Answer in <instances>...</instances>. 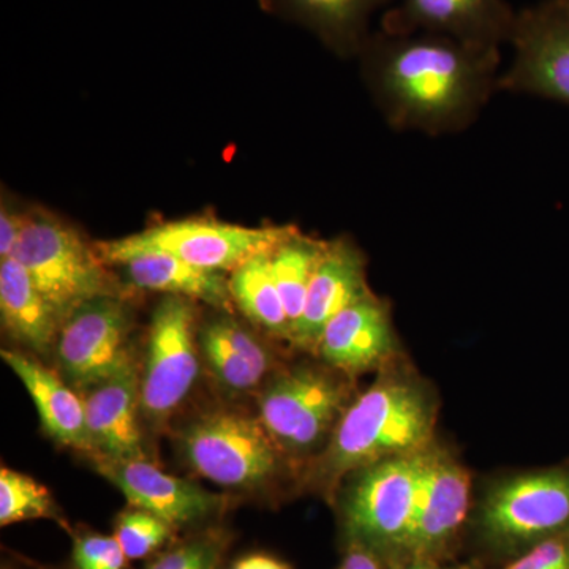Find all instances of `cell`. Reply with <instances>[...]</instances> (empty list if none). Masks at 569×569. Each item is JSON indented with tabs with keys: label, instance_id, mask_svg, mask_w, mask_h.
Instances as JSON below:
<instances>
[{
	"label": "cell",
	"instance_id": "17",
	"mask_svg": "<svg viewBox=\"0 0 569 569\" xmlns=\"http://www.w3.org/2000/svg\"><path fill=\"white\" fill-rule=\"evenodd\" d=\"M370 293L362 250L348 238L326 241L291 343L302 350L316 351L326 325Z\"/></svg>",
	"mask_w": 569,
	"mask_h": 569
},
{
	"label": "cell",
	"instance_id": "10",
	"mask_svg": "<svg viewBox=\"0 0 569 569\" xmlns=\"http://www.w3.org/2000/svg\"><path fill=\"white\" fill-rule=\"evenodd\" d=\"M511 62L498 91L569 107V0H539L518 10Z\"/></svg>",
	"mask_w": 569,
	"mask_h": 569
},
{
	"label": "cell",
	"instance_id": "32",
	"mask_svg": "<svg viewBox=\"0 0 569 569\" xmlns=\"http://www.w3.org/2000/svg\"><path fill=\"white\" fill-rule=\"evenodd\" d=\"M231 569H293L284 561L266 553H249L234 561Z\"/></svg>",
	"mask_w": 569,
	"mask_h": 569
},
{
	"label": "cell",
	"instance_id": "33",
	"mask_svg": "<svg viewBox=\"0 0 569 569\" xmlns=\"http://www.w3.org/2000/svg\"><path fill=\"white\" fill-rule=\"evenodd\" d=\"M406 569H467V568H441L438 565H433L430 560L413 561L410 567Z\"/></svg>",
	"mask_w": 569,
	"mask_h": 569
},
{
	"label": "cell",
	"instance_id": "29",
	"mask_svg": "<svg viewBox=\"0 0 569 569\" xmlns=\"http://www.w3.org/2000/svg\"><path fill=\"white\" fill-rule=\"evenodd\" d=\"M503 569H569V531L523 550Z\"/></svg>",
	"mask_w": 569,
	"mask_h": 569
},
{
	"label": "cell",
	"instance_id": "1",
	"mask_svg": "<svg viewBox=\"0 0 569 569\" xmlns=\"http://www.w3.org/2000/svg\"><path fill=\"white\" fill-rule=\"evenodd\" d=\"M362 77L389 129L443 137L478 121L501 74V48L438 33L373 31Z\"/></svg>",
	"mask_w": 569,
	"mask_h": 569
},
{
	"label": "cell",
	"instance_id": "3",
	"mask_svg": "<svg viewBox=\"0 0 569 569\" xmlns=\"http://www.w3.org/2000/svg\"><path fill=\"white\" fill-rule=\"evenodd\" d=\"M429 448L372 463L343 481L340 512L348 542L377 556H406Z\"/></svg>",
	"mask_w": 569,
	"mask_h": 569
},
{
	"label": "cell",
	"instance_id": "8",
	"mask_svg": "<svg viewBox=\"0 0 569 569\" xmlns=\"http://www.w3.org/2000/svg\"><path fill=\"white\" fill-rule=\"evenodd\" d=\"M10 258L24 266L63 321L86 302L112 296L107 263L96 246L50 216L29 217Z\"/></svg>",
	"mask_w": 569,
	"mask_h": 569
},
{
	"label": "cell",
	"instance_id": "7",
	"mask_svg": "<svg viewBox=\"0 0 569 569\" xmlns=\"http://www.w3.org/2000/svg\"><path fill=\"white\" fill-rule=\"evenodd\" d=\"M194 473L228 489H258L282 468L283 452L260 419L238 411H212L194 419L179 437Z\"/></svg>",
	"mask_w": 569,
	"mask_h": 569
},
{
	"label": "cell",
	"instance_id": "30",
	"mask_svg": "<svg viewBox=\"0 0 569 569\" xmlns=\"http://www.w3.org/2000/svg\"><path fill=\"white\" fill-rule=\"evenodd\" d=\"M28 220L29 217H22L21 213L11 211L6 203L2 204V211H0V257L2 260L13 254L14 247L20 241Z\"/></svg>",
	"mask_w": 569,
	"mask_h": 569
},
{
	"label": "cell",
	"instance_id": "14",
	"mask_svg": "<svg viewBox=\"0 0 569 569\" xmlns=\"http://www.w3.org/2000/svg\"><path fill=\"white\" fill-rule=\"evenodd\" d=\"M316 353L348 377L380 372L400 358V342L388 299L367 295L326 325Z\"/></svg>",
	"mask_w": 569,
	"mask_h": 569
},
{
	"label": "cell",
	"instance_id": "19",
	"mask_svg": "<svg viewBox=\"0 0 569 569\" xmlns=\"http://www.w3.org/2000/svg\"><path fill=\"white\" fill-rule=\"evenodd\" d=\"M395 0H268L277 13L305 26L343 56H358L372 29L370 21Z\"/></svg>",
	"mask_w": 569,
	"mask_h": 569
},
{
	"label": "cell",
	"instance_id": "31",
	"mask_svg": "<svg viewBox=\"0 0 569 569\" xmlns=\"http://www.w3.org/2000/svg\"><path fill=\"white\" fill-rule=\"evenodd\" d=\"M339 569H380V561L372 550L348 542V549Z\"/></svg>",
	"mask_w": 569,
	"mask_h": 569
},
{
	"label": "cell",
	"instance_id": "4",
	"mask_svg": "<svg viewBox=\"0 0 569 569\" xmlns=\"http://www.w3.org/2000/svg\"><path fill=\"white\" fill-rule=\"evenodd\" d=\"M350 378L326 365H298L266 385L260 421L283 455L305 458L323 451L355 399Z\"/></svg>",
	"mask_w": 569,
	"mask_h": 569
},
{
	"label": "cell",
	"instance_id": "2",
	"mask_svg": "<svg viewBox=\"0 0 569 569\" xmlns=\"http://www.w3.org/2000/svg\"><path fill=\"white\" fill-rule=\"evenodd\" d=\"M437 418L436 392L399 359L351 400L309 481L329 497L361 468L425 451L436 443Z\"/></svg>",
	"mask_w": 569,
	"mask_h": 569
},
{
	"label": "cell",
	"instance_id": "6",
	"mask_svg": "<svg viewBox=\"0 0 569 569\" xmlns=\"http://www.w3.org/2000/svg\"><path fill=\"white\" fill-rule=\"evenodd\" d=\"M481 537L500 552H523L569 531V467L501 479L482 500Z\"/></svg>",
	"mask_w": 569,
	"mask_h": 569
},
{
	"label": "cell",
	"instance_id": "9",
	"mask_svg": "<svg viewBox=\"0 0 569 569\" xmlns=\"http://www.w3.org/2000/svg\"><path fill=\"white\" fill-rule=\"evenodd\" d=\"M200 376L192 302L167 296L153 312L140 373L142 417L163 425L190 396Z\"/></svg>",
	"mask_w": 569,
	"mask_h": 569
},
{
	"label": "cell",
	"instance_id": "22",
	"mask_svg": "<svg viewBox=\"0 0 569 569\" xmlns=\"http://www.w3.org/2000/svg\"><path fill=\"white\" fill-rule=\"evenodd\" d=\"M121 266L126 268L129 279L142 290L179 296L223 310L230 309L233 302L230 280H224L220 272L206 271L186 263L173 254L141 253Z\"/></svg>",
	"mask_w": 569,
	"mask_h": 569
},
{
	"label": "cell",
	"instance_id": "27",
	"mask_svg": "<svg viewBox=\"0 0 569 569\" xmlns=\"http://www.w3.org/2000/svg\"><path fill=\"white\" fill-rule=\"evenodd\" d=\"M176 529L144 509L130 507L114 520V537L129 560H144L176 541Z\"/></svg>",
	"mask_w": 569,
	"mask_h": 569
},
{
	"label": "cell",
	"instance_id": "15",
	"mask_svg": "<svg viewBox=\"0 0 569 569\" xmlns=\"http://www.w3.org/2000/svg\"><path fill=\"white\" fill-rule=\"evenodd\" d=\"M470 497V475L436 441L427 451L417 516L406 556L413 561L430 560L447 548L466 522Z\"/></svg>",
	"mask_w": 569,
	"mask_h": 569
},
{
	"label": "cell",
	"instance_id": "24",
	"mask_svg": "<svg viewBox=\"0 0 569 569\" xmlns=\"http://www.w3.org/2000/svg\"><path fill=\"white\" fill-rule=\"evenodd\" d=\"M325 247L326 241H318L295 228L272 250V271L290 321V343L305 312L307 293Z\"/></svg>",
	"mask_w": 569,
	"mask_h": 569
},
{
	"label": "cell",
	"instance_id": "16",
	"mask_svg": "<svg viewBox=\"0 0 569 569\" xmlns=\"http://www.w3.org/2000/svg\"><path fill=\"white\" fill-rule=\"evenodd\" d=\"M140 373L132 358L118 372L86 389L82 400L92 456L148 459L140 426Z\"/></svg>",
	"mask_w": 569,
	"mask_h": 569
},
{
	"label": "cell",
	"instance_id": "18",
	"mask_svg": "<svg viewBox=\"0 0 569 569\" xmlns=\"http://www.w3.org/2000/svg\"><path fill=\"white\" fill-rule=\"evenodd\" d=\"M2 359L28 389L43 429L66 447L92 452L82 397L37 359L6 350Z\"/></svg>",
	"mask_w": 569,
	"mask_h": 569
},
{
	"label": "cell",
	"instance_id": "13",
	"mask_svg": "<svg viewBox=\"0 0 569 569\" xmlns=\"http://www.w3.org/2000/svg\"><path fill=\"white\" fill-rule=\"evenodd\" d=\"M518 10L507 0H399L381 14L380 31L438 33L501 48L515 32Z\"/></svg>",
	"mask_w": 569,
	"mask_h": 569
},
{
	"label": "cell",
	"instance_id": "21",
	"mask_svg": "<svg viewBox=\"0 0 569 569\" xmlns=\"http://www.w3.org/2000/svg\"><path fill=\"white\" fill-rule=\"evenodd\" d=\"M200 347L213 377L231 391L257 388L272 369L268 348L231 318L206 325Z\"/></svg>",
	"mask_w": 569,
	"mask_h": 569
},
{
	"label": "cell",
	"instance_id": "20",
	"mask_svg": "<svg viewBox=\"0 0 569 569\" xmlns=\"http://www.w3.org/2000/svg\"><path fill=\"white\" fill-rule=\"evenodd\" d=\"M0 312L7 331L36 353L48 355L58 343L61 316L14 258L0 263Z\"/></svg>",
	"mask_w": 569,
	"mask_h": 569
},
{
	"label": "cell",
	"instance_id": "26",
	"mask_svg": "<svg viewBox=\"0 0 569 569\" xmlns=\"http://www.w3.org/2000/svg\"><path fill=\"white\" fill-rule=\"evenodd\" d=\"M231 541L233 537L223 527H201L176 539L142 569H222Z\"/></svg>",
	"mask_w": 569,
	"mask_h": 569
},
{
	"label": "cell",
	"instance_id": "28",
	"mask_svg": "<svg viewBox=\"0 0 569 569\" xmlns=\"http://www.w3.org/2000/svg\"><path fill=\"white\" fill-rule=\"evenodd\" d=\"M74 569H127L129 559L114 535L80 531L73 537Z\"/></svg>",
	"mask_w": 569,
	"mask_h": 569
},
{
	"label": "cell",
	"instance_id": "25",
	"mask_svg": "<svg viewBox=\"0 0 569 569\" xmlns=\"http://www.w3.org/2000/svg\"><path fill=\"white\" fill-rule=\"evenodd\" d=\"M50 519L66 527L50 490L36 479L2 467L0 470V526Z\"/></svg>",
	"mask_w": 569,
	"mask_h": 569
},
{
	"label": "cell",
	"instance_id": "23",
	"mask_svg": "<svg viewBox=\"0 0 569 569\" xmlns=\"http://www.w3.org/2000/svg\"><path fill=\"white\" fill-rule=\"evenodd\" d=\"M272 250L253 254L238 266L230 279V291L234 305L253 325L290 342V321L272 271Z\"/></svg>",
	"mask_w": 569,
	"mask_h": 569
},
{
	"label": "cell",
	"instance_id": "11",
	"mask_svg": "<svg viewBox=\"0 0 569 569\" xmlns=\"http://www.w3.org/2000/svg\"><path fill=\"white\" fill-rule=\"evenodd\" d=\"M126 307L114 296L92 299L62 323L56 353L67 383L89 389L118 372L133 358Z\"/></svg>",
	"mask_w": 569,
	"mask_h": 569
},
{
	"label": "cell",
	"instance_id": "5",
	"mask_svg": "<svg viewBox=\"0 0 569 569\" xmlns=\"http://www.w3.org/2000/svg\"><path fill=\"white\" fill-rule=\"evenodd\" d=\"M295 227L250 228L211 219L156 224L140 233L97 242L107 264L121 266L141 253H168L206 271L233 272L253 254L276 249Z\"/></svg>",
	"mask_w": 569,
	"mask_h": 569
},
{
	"label": "cell",
	"instance_id": "12",
	"mask_svg": "<svg viewBox=\"0 0 569 569\" xmlns=\"http://www.w3.org/2000/svg\"><path fill=\"white\" fill-rule=\"evenodd\" d=\"M93 462L97 471L121 490L130 507L151 512L178 531L211 526L209 522L227 508V498L164 473L149 459L93 456Z\"/></svg>",
	"mask_w": 569,
	"mask_h": 569
}]
</instances>
